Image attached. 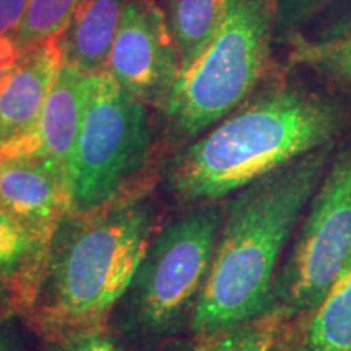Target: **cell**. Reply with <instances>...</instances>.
Returning <instances> with one entry per match:
<instances>
[{"mask_svg": "<svg viewBox=\"0 0 351 351\" xmlns=\"http://www.w3.org/2000/svg\"><path fill=\"white\" fill-rule=\"evenodd\" d=\"M39 341L41 351H127L108 326L72 328L39 337Z\"/></svg>", "mask_w": 351, "mask_h": 351, "instance_id": "19", "label": "cell"}, {"mask_svg": "<svg viewBox=\"0 0 351 351\" xmlns=\"http://www.w3.org/2000/svg\"><path fill=\"white\" fill-rule=\"evenodd\" d=\"M21 54V49L12 36L0 38V82L7 75L8 70L15 65Z\"/></svg>", "mask_w": 351, "mask_h": 351, "instance_id": "24", "label": "cell"}, {"mask_svg": "<svg viewBox=\"0 0 351 351\" xmlns=\"http://www.w3.org/2000/svg\"><path fill=\"white\" fill-rule=\"evenodd\" d=\"M271 351H298V319L293 320Z\"/></svg>", "mask_w": 351, "mask_h": 351, "instance_id": "25", "label": "cell"}, {"mask_svg": "<svg viewBox=\"0 0 351 351\" xmlns=\"http://www.w3.org/2000/svg\"><path fill=\"white\" fill-rule=\"evenodd\" d=\"M345 114L304 88L275 85L161 158L156 189L171 208L219 202L298 158L326 148Z\"/></svg>", "mask_w": 351, "mask_h": 351, "instance_id": "1", "label": "cell"}, {"mask_svg": "<svg viewBox=\"0 0 351 351\" xmlns=\"http://www.w3.org/2000/svg\"><path fill=\"white\" fill-rule=\"evenodd\" d=\"M348 32H351V0H341L339 7L332 12V15H328L327 21L313 39H330Z\"/></svg>", "mask_w": 351, "mask_h": 351, "instance_id": "22", "label": "cell"}, {"mask_svg": "<svg viewBox=\"0 0 351 351\" xmlns=\"http://www.w3.org/2000/svg\"><path fill=\"white\" fill-rule=\"evenodd\" d=\"M156 184L104 207L67 213L52 231L32 306L23 315L39 337L106 326L161 219Z\"/></svg>", "mask_w": 351, "mask_h": 351, "instance_id": "3", "label": "cell"}, {"mask_svg": "<svg viewBox=\"0 0 351 351\" xmlns=\"http://www.w3.org/2000/svg\"><path fill=\"white\" fill-rule=\"evenodd\" d=\"M28 3L29 0H0V38L16 33Z\"/></svg>", "mask_w": 351, "mask_h": 351, "instance_id": "23", "label": "cell"}, {"mask_svg": "<svg viewBox=\"0 0 351 351\" xmlns=\"http://www.w3.org/2000/svg\"><path fill=\"white\" fill-rule=\"evenodd\" d=\"M127 3L129 0H78L60 34L64 64L88 75L106 70Z\"/></svg>", "mask_w": 351, "mask_h": 351, "instance_id": "13", "label": "cell"}, {"mask_svg": "<svg viewBox=\"0 0 351 351\" xmlns=\"http://www.w3.org/2000/svg\"><path fill=\"white\" fill-rule=\"evenodd\" d=\"M351 257V145L332 161L274 283V304L300 319L322 301Z\"/></svg>", "mask_w": 351, "mask_h": 351, "instance_id": "7", "label": "cell"}, {"mask_svg": "<svg viewBox=\"0 0 351 351\" xmlns=\"http://www.w3.org/2000/svg\"><path fill=\"white\" fill-rule=\"evenodd\" d=\"M163 10L181 59V73L204 54L225 20L230 0H166Z\"/></svg>", "mask_w": 351, "mask_h": 351, "instance_id": "16", "label": "cell"}, {"mask_svg": "<svg viewBox=\"0 0 351 351\" xmlns=\"http://www.w3.org/2000/svg\"><path fill=\"white\" fill-rule=\"evenodd\" d=\"M225 208V200L205 202L161 219L106 322L127 351H153L191 330Z\"/></svg>", "mask_w": 351, "mask_h": 351, "instance_id": "4", "label": "cell"}, {"mask_svg": "<svg viewBox=\"0 0 351 351\" xmlns=\"http://www.w3.org/2000/svg\"><path fill=\"white\" fill-rule=\"evenodd\" d=\"M0 207L43 238L70 212L69 184L49 163L0 153Z\"/></svg>", "mask_w": 351, "mask_h": 351, "instance_id": "10", "label": "cell"}, {"mask_svg": "<svg viewBox=\"0 0 351 351\" xmlns=\"http://www.w3.org/2000/svg\"><path fill=\"white\" fill-rule=\"evenodd\" d=\"M49 239L0 207V314L25 315L32 306Z\"/></svg>", "mask_w": 351, "mask_h": 351, "instance_id": "12", "label": "cell"}, {"mask_svg": "<svg viewBox=\"0 0 351 351\" xmlns=\"http://www.w3.org/2000/svg\"><path fill=\"white\" fill-rule=\"evenodd\" d=\"M0 351H41L38 333L23 315L0 314Z\"/></svg>", "mask_w": 351, "mask_h": 351, "instance_id": "21", "label": "cell"}, {"mask_svg": "<svg viewBox=\"0 0 351 351\" xmlns=\"http://www.w3.org/2000/svg\"><path fill=\"white\" fill-rule=\"evenodd\" d=\"M330 147L298 158L225 199V219L192 335H212L274 306L283 252L326 174Z\"/></svg>", "mask_w": 351, "mask_h": 351, "instance_id": "2", "label": "cell"}, {"mask_svg": "<svg viewBox=\"0 0 351 351\" xmlns=\"http://www.w3.org/2000/svg\"><path fill=\"white\" fill-rule=\"evenodd\" d=\"M293 320L283 307L274 304L257 317L226 330L212 335L187 333L153 351H271Z\"/></svg>", "mask_w": 351, "mask_h": 351, "instance_id": "15", "label": "cell"}, {"mask_svg": "<svg viewBox=\"0 0 351 351\" xmlns=\"http://www.w3.org/2000/svg\"><path fill=\"white\" fill-rule=\"evenodd\" d=\"M275 15L276 0H230L212 43L158 111L161 148L191 142L251 98L269 72Z\"/></svg>", "mask_w": 351, "mask_h": 351, "instance_id": "5", "label": "cell"}, {"mask_svg": "<svg viewBox=\"0 0 351 351\" xmlns=\"http://www.w3.org/2000/svg\"><path fill=\"white\" fill-rule=\"evenodd\" d=\"M90 75L64 64L36 124L21 137L0 147V153L32 156L49 163L69 184V171L85 112Z\"/></svg>", "mask_w": 351, "mask_h": 351, "instance_id": "9", "label": "cell"}, {"mask_svg": "<svg viewBox=\"0 0 351 351\" xmlns=\"http://www.w3.org/2000/svg\"><path fill=\"white\" fill-rule=\"evenodd\" d=\"M147 104L108 70L93 73L69 171L70 213H85L156 184V138Z\"/></svg>", "mask_w": 351, "mask_h": 351, "instance_id": "6", "label": "cell"}, {"mask_svg": "<svg viewBox=\"0 0 351 351\" xmlns=\"http://www.w3.org/2000/svg\"><path fill=\"white\" fill-rule=\"evenodd\" d=\"M328 0H276L275 39L291 41L326 7Z\"/></svg>", "mask_w": 351, "mask_h": 351, "instance_id": "20", "label": "cell"}, {"mask_svg": "<svg viewBox=\"0 0 351 351\" xmlns=\"http://www.w3.org/2000/svg\"><path fill=\"white\" fill-rule=\"evenodd\" d=\"M289 60L328 80L351 88V32L330 39L298 34L289 41Z\"/></svg>", "mask_w": 351, "mask_h": 351, "instance_id": "17", "label": "cell"}, {"mask_svg": "<svg viewBox=\"0 0 351 351\" xmlns=\"http://www.w3.org/2000/svg\"><path fill=\"white\" fill-rule=\"evenodd\" d=\"M62 65L60 36L21 49L0 82V147L33 129Z\"/></svg>", "mask_w": 351, "mask_h": 351, "instance_id": "11", "label": "cell"}, {"mask_svg": "<svg viewBox=\"0 0 351 351\" xmlns=\"http://www.w3.org/2000/svg\"><path fill=\"white\" fill-rule=\"evenodd\" d=\"M78 0H29L21 23L13 34L20 49L60 36Z\"/></svg>", "mask_w": 351, "mask_h": 351, "instance_id": "18", "label": "cell"}, {"mask_svg": "<svg viewBox=\"0 0 351 351\" xmlns=\"http://www.w3.org/2000/svg\"><path fill=\"white\" fill-rule=\"evenodd\" d=\"M106 70L148 108H163L181 75V59L158 0H129Z\"/></svg>", "mask_w": 351, "mask_h": 351, "instance_id": "8", "label": "cell"}, {"mask_svg": "<svg viewBox=\"0 0 351 351\" xmlns=\"http://www.w3.org/2000/svg\"><path fill=\"white\" fill-rule=\"evenodd\" d=\"M298 351H351V257L322 301L301 317Z\"/></svg>", "mask_w": 351, "mask_h": 351, "instance_id": "14", "label": "cell"}]
</instances>
